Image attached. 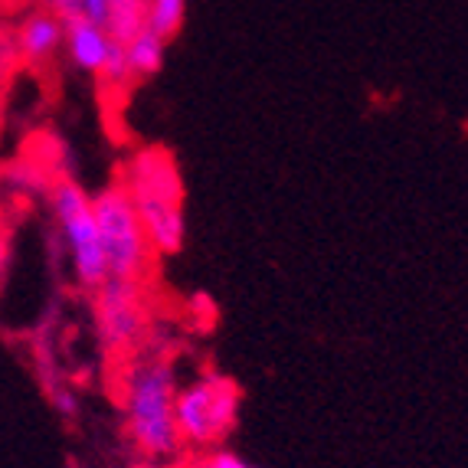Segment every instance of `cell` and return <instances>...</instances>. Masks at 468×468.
Masks as SVG:
<instances>
[{
    "instance_id": "2",
    "label": "cell",
    "mask_w": 468,
    "mask_h": 468,
    "mask_svg": "<svg viewBox=\"0 0 468 468\" xmlns=\"http://www.w3.org/2000/svg\"><path fill=\"white\" fill-rule=\"evenodd\" d=\"M134 213L154 256H171L184 246L187 217H184V184L174 157L165 148H141L128 157L122 180Z\"/></svg>"
},
{
    "instance_id": "5",
    "label": "cell",
    "mask_w": 468,
    "mask_h": 468,
    "mask_svg": "<svg viewBox=\"0 0 468 468\" xmlns=\"http://www.w3.org/2000/svg\"><path fill=\"white\" fill-rule=\"evenodd\" d=\"M92 213L101 250H105V262H109V279L138 282L141 285L151 266H154V250H151L125 187L115 180L105 190L92 194Z\"/></svg>"
},
{
    "instance_id": "1",
    "label": "cell",
    "mask_w": 468,
    "mask_h": 468,
    "mask_svg": "<svg viewBox=\"0 0 468 468\" xmlns=\"http://www.w3.org/2000/svg\"><path fill=\"white\" fill-rule=\"evenodd\" d=\"M174 397L177 374L171 360L141 357L122 377V416H125L128 442L144 459L165 462L184 449L174 426Z\"/></svg>"
},
{
    "instance_id": "8",
    "label": "cell",
    "mask_w": 468,
    "mask_h": 468,
    "mask_svg": "<svg viewBox=\"0 0 468 468\" xmlns=\"http://www.w3.org/2000/svg\"><path fill=\"white\" fill-rule=\"evenodd\" d=\"M14 43L20 66H27V69H49L63 56V20L53 10H27L14 27Z\"/></svg>"
},
{
    "instance_id": "16",
    "label": "cell",
    "mask_w": 468,
    "mask_h": 468,
    "mask_svg": "<svg viewBox=\"0 0 468 468\" xmlns=\"http://www.w3.org/2000/svg\"><path fill=\"white\" fill-rule=\"evenodd\" d=\"M10 259H14V239H10L7 223H0V282L7 279Z\"/></svg>"
},
{
    "instance_id": "18",
    "label": "cell",
    "mask_w": 468,
    "mask_h": 468,
    "mask_svg": "<svg viewBox=\"0 0 468 468\" xmlns=\"http://www.w3.org/2000/svg\"><path fill=\"white\" fill-rule=\"evenodd\" d=\"M250 468H252V465H250Z\"/></svg>"
},
{
    "instance_id": "6",
    "label": "cell",
    "mask_w": 468,
    "mask_h": 468,
    "mask_svg": "<svg viewBox=\"0 0 468 468\" xmlns=\"http://www.w3.org/2000/svg\"><path fill=\"white\" fill-rule=\"evenodd\" d=\"M92 295V328L101 347L109 354L134 351L148 331V304L138 282L109 279Z\"/></svg>"
},
{
    "instance_id": "17",
    "label": "cell",
    "mask_w": 468,
    "mask_h": 468,
    "mask_svg": "<svg viewBox=\"0 0 468 468\" xmlns=\"http://www.w3.org/2000/svg\"><path fill=\"white\" fill-rule=\"evenodd\" d=\"M43 10H53L59 20H69V16H76V0H37Z\"/></svg>"
},
{
    "instance_id": "10",
    "label": "cell",
    "mask_w": 468,
    "mask_h": 468,
    "mask_svg": "<svg viewBox=\"0 0 468 468\" xmlns=\"http://www.w3.org/2000/svg\"><path fill=\"white\" fill-rule=\"evenodd\" d=\"M144 10H148V0H109L105 30L112 33L115 43H125L128 37L144 30Z\"/></svg>"
},
{
    "instance_id": "13",
    "label": "cell",
    "mask_w": 468,
    "mask_h": 468,
    "mask_svg": "<svg viewBox=\"0 0 468 468\" xmlns=\"http://www.w3.org/2000/svg\"><path fill=\"white\" fill-rule=\"evenodd\" d=\"M194 468H250V462L242 459V455L229 452V449H207L194 462Z\"/></svg>"
},
{
    "instance_id": "11",
    "label": "cell",
    "mask_w": 468,
    "mask_h": 468,
    "mask_svg": "<svg viewBox=\"0 0 468 468\" xmlns=\"http://www.w3.org/2000/svg\"><path fill=\"white\" fill-rule=\"evenodd\" d=\"M184 16H187V0H148L144 30H151L161 39H171L184 27Z\"/></svg>"
},
{
    "instance_id": "3",
    "label": "cell",
    "mask_w": 468,
    "mask_h": 468,
    "mask_svg": "<svg viewBox=\"0 0 468 468\" xmlns=\"http://www.w3.org/2000/svg\"><path fill=\"white\" fill-rule=\"evenodd\" d=\"M242 393L229 377L223 374H197L194 380L177 383L174 397V426H177L180 445L190 449H213L229 439L239 422Z\"/></svg>"
},
{
    "instance_id": "12",
    "label": "cell",
    "mask_w": 468,
    "mask_h": 468,
    "mask_svg": "<svg viewBox=\"0 0 468 468\" xmlns=\"http://www.w3.org/2000/svg\"><path fill=\"white\" fill-rule=\"evenodd\" d=\"M16 69H20V56H16L14 30L0 27V89H4L10 79H14Z\"/></svg>"
},
{
    "instance_id": "7",
    "label": "cell",
    "mask_w": 468,
    "mask_h": 468,
    "mask_svg": "<svg viewBox=\"0 0 468 468\" xmlns=\"http://www.w3.org/2000/svg\"><path fill=\"white\" fill-rule=\"evenodd\" d=\"M118 43L105 27L82 20V16H69L63 20V56L69 59L72 69L86 72V76L105 82L115 66Z\"/></svg>"
},
{
    "instance_id": "15",
    "label": "cell",
    "mask_w": 468,
    "mask_h": 468,
    "mask_svg": "<svg viewBox=\"0 0 468 468\" xmlns=\"http://www.w3.org/2000/svg\"><path fill=\"white\" fill-rule=\"evenodd\" d=\"M76 16L105 27V20H109V0H76Z\"/></svg>"
},
{
    "instance_id": "14",
    "label": "cell",
    "mask_w": 468,
    "mask_h": 468,
    "mask_svg": "<svg viewBox=\"0 0 468 468\" xmlns=\"http://www.w3.org/2000/svg\"><path fill=\"white\" fill-rule=\"evenodd\" d=\"M49 399H53L56 413L66 416V420H76L79 416V397L66 387V383H53V387H49Z\"/></svg>"
},
{
    "instance_id": "9",
    "label": "cell",
    "mask_w": 468,
    "mask_h": 468,
    "mask_svg": "<svg viewBox=\"0 0 468 468\" xmlns=\"http://www.w3.org/2000/svg\"><path fill=\"white\" fill-rule=\"evenodd\" d=\"M167 53V39L154 37L151 30H138L125 43H118L115 66H112L105 86H134L141 79H151L161 72Z\"/></svg>"
},
{
    "instance_id": "4",
    "label": "cell",
    "mask_w": 468,
    "mask_h": 468,
    "mask_svg": "<svg viewBox=\"0 0 468 468\" xmlns=\"http://www.w3.org/2000/svg\"><path fill=\"white\" fill-rule=\"evenodd\" d=\"M49 207H53L56 236H59V246L66 252L76 285L86 292L101 289L109 282V262H105L99 227H95L92 194H86L82 184H76V180L63 177L53 184Z\"/></svg>"
}]
</instances>
